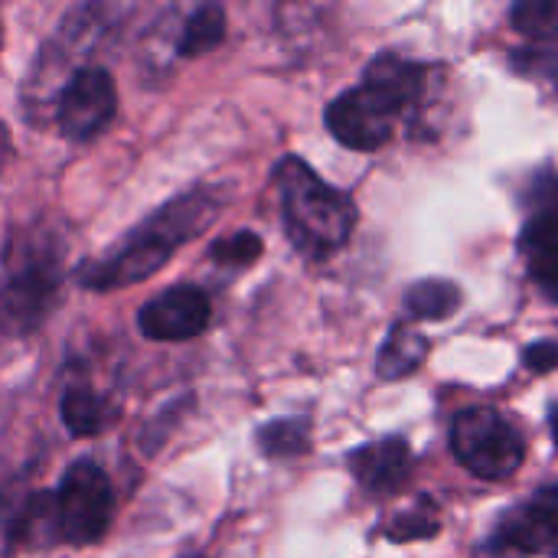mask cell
<instances>
[{
	"label": "cell",
	"instance_id": "8fae6325",
	"mask_svg": "<svg viewBox=\"0 0 558 558\" xmlns=\"http://www.w3.org/2000/svg\"><path fill=\"white\" fill-rule=\"evenodd\" d=\"M363 88L373 92L399 118L418 101L425 88V69L396 52H379L363 72Z\"/></svg>",
	"mask_w": 558,
	"mask_h": 558
},
{
	"label": "cell",
	"instance_id": "cb8c5ba5",
	"mask_svg": "<svg viewBox=\"0 0 558 558\" xmlns=\"http://www.w3.org/2000/svg\"><path fill=\"white\" fill-rule=\"evenodd\" d=\"M193 558H203V556H193Z\"/></svg>",
	"mask_w": 558,
	"mask_h": 558
},
{
	"label": "cell",
	"instance_id": "5b68a950",
	"mask_svg": "<svg viewBox=\"0 0 558 558\" xmlns=\"http://www.w3.org/2000/svg\"><path fill=\"white\" fill-rule=\"evenodd\" d=\"M52 500H56V520H59L62 543L95 546L108 533L111 513H114V494H111L108 474L92 458L69 464Z\"/></svg>",
	"mask_w": 558,
	"mask_h": 558
},
{
	"label": "cell",
	"instance_id": "30bf717a",
	"mask_svg": "<svg viewBox=\"0 0 558 558\" xmlns=\"http://www.w3.org/2000/svg\"><path fill=\"white\" fill-rule=\"evenodd\" d=\"M350 468L363 490H369L376 497H389V494L402 490V484L409 481L412 448L402 438L369 441L350 454Z\"/></svg>",
	"mask_w": 558,
	"mask_h": 558
},
{
	"label": "cell",
	"instance_id": "5bb4252c",
	"mask_svg": "<svg viewBox=\"0 0 558 558\" xmlns=\"http://www.w3.org/2000/svg\"><path fill=\"white\" fill-rule=\"evenodd\" d=\"M461 288L445 278H428L405 291V311L415 320H448L461 307Z\"/></svg>",
	"mask_w": 558,
	"mask_h": 558
},
{
	"label": "cell",
	"instance_id": "603a6c76",
	"mask_svg": "<svg viewBox=\"0 0 558 558\" xmlns=\"http://www.w3.org/2000/svg\"><path fill=\"white\" fill-rule=\"evenodd\" d=\"M553 438H556L558 445V409H553Z\"/></svg>",
	"mask_w": 558,
	"mask_h": 558
},
{
	"label": "cell",
	"instance_id": "7a4b0ae2",
	"mask_svg": "<svg viewBox=\"0 0 558 558\" xmlns=\"http://www.w3.org/2000/svg\"><path fill=\"white\" fill-rule=\"evenodd\" d=\"M275 186L288 239L304 258L324 262L347 245L356 222V206L347 193L324 183L301 157H284L275 167Z\"/></svg>",
	"mask_w": 558,
	"mask_h": 558
},
{
	"label": "cell",
	"instance_id": "9c48e42d",
	"mask_svg": "<svg viewBox=\"0 0 558 558\" xmlns=\"http://www.w3.org/2000/svg\"><path fill=\"white\" fill-rule=\"evenodd\" d=\"M494 553H558V490H546L510 510L490 536Z\"/></svg>",
	"mask_w": 558,
	"mask_h": 558
},
{
	"label": "cell",
	"instance_id": "ba28073f",
	"mask_svg": "<svg viewBox=\"0 0 558 558\" xmlns=\"http://www.w3.org/2000/svg\"><path fill=\"white\" fill-rule=\"evenodd\" d=\"M327 131L350 150H379L392 137L396 114L363 85L337 95L327 105Z\"/></svg>",
	"mask_w": 558,
	"mask_h": 558
},
{
	"label": "cell",
	"instance_id": "7402d4cb",
	"mask_svg": "<svg viewBox=\"0 0 558 558\" xmlns=\"http://www.w3.org/2000/svg\"><path fill=\"white\" fill-rule=\"evenodd\" d=\"M526 366L533 373H549L558 366V343L553 340H539L526 350Z\"/></svg>",
	"mask_w": 558,
	"mask_h": 558
},
{
	"label": "cell",
	"instance_id": "9a60e30c",
	"mask_svg": "<svg viewBox=\"0 0 558 558\" xmlns=\"http://www.w3.org/2000/svg\"><path fill=\"white\" fill-rule=\"evenodd\" d=\"M226 36V13L222 7L216 3H203L190 13V20L183 23V33H180V43H177V52L193 59V56H203L209 49H216Z\"/></svg>",
	"mask_w": 558,
	"mask_h": 558
},
{
	"label": "cell",
	"instance_id": "d6986e66",
	"mask_svg": "<svg viewBox=\"0 0 558 558\" xmlns=\"http://www.w3.org/2000/svg\"><path fill=\"white\" fill-rule=\"evenodd\" d=\"M262 252H265V242H262L252 229L232 232V235L216 239V242L209 245V258H213L216 265H239V268L252 265Z\"/></svg>",
	"mask_w": 558,
	"mask_h": 558
},
{
	"label": "cell",
	"instance_id": "2e32d148",
	"mask_svg": "<svg viewBox=\"0 0 558 558\" xmlns=\"http://www.w3.org/2000/svg\"><path fill=\"white\" fill-rule=\"evenodd\" d=\"M258 448L265 458H298L311 448V422L275 418L265 428H258Z\"/></svg>",
	"mask_w": 558,
	"mask_h": 558
},
{
	"label": "cell",
	"instance_id": "7c38bea8",
	"mask_svg": "<svg viewBox=\"0 0 558 558\" xmlns=\"http://www.w3.org/2000/svg\"><path fill=\"white\" fill-rule=\"evenodd\" d=\"M59 415H62V425L69 428V435H75V438H92V435H98V432H105V428L111 425L114 409H111L108 399L98 396L95 389H88V386H72V389L62 396Z\"/></svg>",
	"mask_w": 558,
	"mask_h": 558
},
{
	"label": "cell",
	"instance_id": "277c9868",
	"mask_svg": "<svg viewBox=\"0 0 558 558\" xmlns=\"http://www.w3.org/2000/svg\"><path fill=\"white\" fill-rule=\"evenodd\" d=\"M451 448L464 471L484 481H507L526 461L520 428L494 409H468L451 425Z\"/></svg>",
	"mask_w": 558,
	"mask_h": 558
},
{
	"label": "cell",
	"instance_id": "3957f363",
	"mask_svg": "<svg viewBox=\"0 0 558 558\" xmlns=\"http://www.w3.org/2000/svg\"><path fill=\"white\" fill-rule=\"evenodd\" d=\"M62 294V242L52 232H23L10 242L0 275V330L33 333Z\"/></svg>",
	"mask_w": 558,
	"mask_h": 558
},
{
	"label": "cell",
	"instance_id": "52a82bcc",
	"mask_svg": "<svg viewBox=\"0 0 558 558\" xmlns=\"http://www.w3.org/2000/svg\"><path fill=\"white\" fill-rule=\"evenodd\" d=\"M209 298L196 284H173L141 307L137 327L154 343H180L199 337L209 327Z\"/></svg>",
	"mask_w": 558,
	"mask_h": 558
},
{
	"label": "cell",
	"instance_id": "4fadbf2b",
	"mask_svg": "<svg viewBox=\"0 0 558 558\" xmlns=\"http://www.w3.org/2000/svg\"><path fill=\"white\" fill-rule=\"evenodd\" d=\"M425 356H428V340L418 330L392 327L376 356V373L383 379H405L425 363Z\"/></svg>",
	"mask_w": 558,
	"mask_h": 558
},
{
	"label": "cell",
	"instance_id": "6da1fadb",
	"mask_svg": "<svg viewBox=\"0 0 558 558\" xmlns=\"http://www.w3.org/2000/svg\"><path fill=\"white\" fill-rule=\"evenodd\" d=\"M219 209H222V193L209 186H196L163 203L144 222H137L111 252L82 265L75 278L88 291H114L124 284H137L154 271H160L177 248H183L190 239L206 232L216 222Z\"/></svg>",
	"mask_w": 558,
	"mask_h": 558
},
{
	"label": "cell",
	"instance_id": "8992f818",
	"mask_svg": "<svg viewBox=\"0 0 558 558\" xmlns=\"http://www.w3.org/2000/svg\"><path fill=\"white\" fill-rule=\"evenodd\" d=\"M118 111V88L108 69H78L56 98V124L69 141H95Z\"/></svg>",
	"mask_w": 558,
	"mask_h": 558
},
{
	"label": "cell",
	"instance_id": "ffe728a7",
	"mask_svg": "<svg viewBox=\"0 0 558 558\" xmlns=\"http://www.w3.org/2000/svg\"><path fill=\"white\" fill-rule=\"evenodd\" d=\"M435 533H438V517H435V507L428 500H422L412 513H402L389 526V539L392 543H415V539H428Z\"/></svg>",
	"mask_w": 558,
	"mask_h": 558
},
{
	"label": "cell",
	"instance_id": "e0dca14e",
	"mask_svg": "<svg viewBox=\"0 0 558 558\" xmlns=\"http://www.w3.org/2000/svg\"><path fill=\"white\" fill-rule=\"evenodd\" d=\"M513 26L539 43H556L558 39V3L549 0H526L510 10Z\"/></svg>",
	"mask_w": 558,
	"mask_h": 558
},
{
	"label": "cell",
	"instance_id": "44dd1931",
	"mask_svg": "<svg viewBox=\"0 0 558 558\" xmlns=\"http://www.w3.org/2000/svg\"><path fill=\"white\" fill-rule=\"evenodd\" d=\"M530 278L536 281V288L558 304V248L556 252H539L530 255Z\"/></svg>",
	"mask_w": 558,
	"mask_h": 558
},
{
	"label": "cell",
	"instance_id": "ac0fdd59",
	"mask_svg": "<svg viewBox=\"0 0 558 558\" xmlns=\"http://www.w3.org/2000/svg\"><path fill=\"white\" fill-rule=\"evenodd\" d=\"M520 245L526 255H539V252H556L558 248V199L556 203H543L530 222L523 226Z\"/></svg>",
	"mask_w": 558,
	"mask_h": 558
}]
</instances>
